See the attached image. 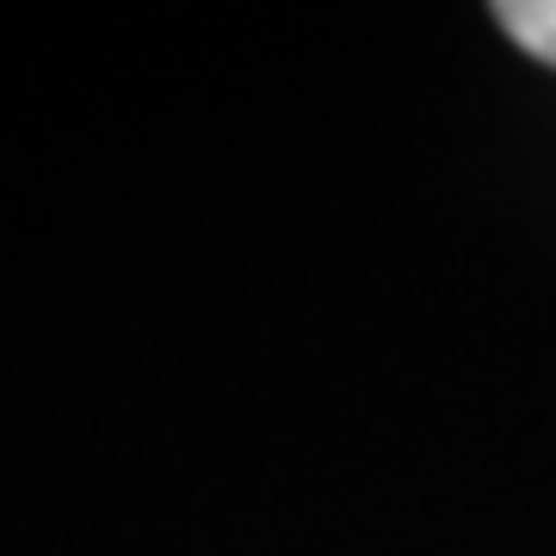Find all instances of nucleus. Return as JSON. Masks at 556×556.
Segmentation results:
<instances>
[{"label":"nucleus","mask_w":556,"mask_h":556,"mask_svg":"<svg viewBox=\"0 0 556 556\" xmlns=\"http://www.w3.org/2000/svg\"><path fill=\"white\" fill-rule=\"evenodd\" d=\"M495 20L514 43H526L532 56L556 68V0H507V7H495Z\"/></svg>","instance_id":"f257e3e1"}]
</instances>
